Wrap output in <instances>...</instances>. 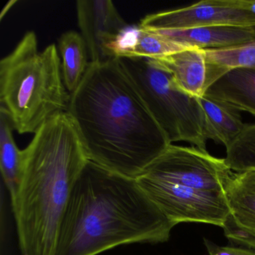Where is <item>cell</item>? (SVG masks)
<instances>
[{
  "label": "cell",
  "instance_id": "cell-1",
  "mask_svg": "<svg viewBox=\"0 0 255 255\" xmlns=\"http://www.w3.org/2000/svg\"><path fill=\"white\" fill-rule=\"evenodd\" d=\"M67 113L88 159L136 179L171 145L119 58L90 62Z\"/></svg>",
  "mask_w": 255,
  "mask_h": 255
},
{
  "label": "cell",
  "instance_id": "cell-2",
  "mask_svg": "<svg viewBox=\"0 0 255 255\" xmlns=\"http://www.w3.org/2000/svg\"><path fill=\"white\" fill-rule=\"evenodd\" d=\"M174 226L135 178L89 160L71 192L55 255H98L124 245L163 243Z\"/></svg>",
  "mask_w": 255,
  "mask_h": 255
},
{
  "label": "cell",
  "instance_id": "cell-3",
  "mask_svg": "<svg viewBox=\"0 0 255 255\" xmlns=\"http://www.w3.org/2000/svg\"><path fill=\"white\" fill-rule=\"evenodd\" d=\"M23 175L11 200L22 255H55L71 192L87 154L68 113L53 116L23 150Z\"/></svg>",
  "mask_w": 255,
  "mask_h": 255
},
{
  "label": "cell",
  "instance_id": "cell-4",
  "mask_svg": "<svg viewBox=\"0 0 255 255\" xmlns=\"http://www.w3.org/2000/svg\"><path fill=\"white\" fill-rule=\"evenodd\" d=\"M65 87L56 44L38 50L32 31L0 62V102L20 134L34 133L56 115L67 113Z\"/></svg>",
  "mask_w": 255,
  "mask_h": 255
},
{
  "label": "cell",
  "instance_id": "cell-5",
  "mask_svg": "<svg viewBox=\"0 0 255 255\" xmlns=\"http://www.w3.org/2000/svg\"><path fill=\"white\" fill-rule=\"evenodd\" d=\"M119 59L171 144L185 141L207 151L205 114L198 98L182 91L169 71L156 59Z\"/></svg>",
  "mask_w": 255,
  "mask_h": 255
},
{
  "label": "cell",
  "instance_id": "cell-6",
  "mask_svg": "<svg viewBox=\"0 0 255 255\" xmlns=\"http://www.w3.org/2000/svg\"><path fill=\"white\" fill-rule=\"evenodd\" d=\"M137 183L174 225L209 224L222 228L230 210L224 192L200 190L140 175Z\"/></svg>",
  "mask_w": 255,
  "mask_h": 255
},
{
  "label": "cell",
  "instance_id": "cell-7",
  "mask_svg": "<svg viewBox=\"0 0 255 255\" xmlns=\"http://www.w3.org/2000/svg\"><path fill=\"white\" fill-rule=\"evenodd\" d=\"M234 173L225 159L215 157L208 151L193 146L171 144L140 175L200 190L225 193Z\"/></svg>",
  "mask_w": 255,
  "mask_h": 255
},
{
  "label": "cell",
  "instance_id": "cell-8",
  "mask_svg": "<svg viewBox=\"0 0 255 255\" xmlns=\"http://www.w3.org/2000/svg\"><path fill=\"white\" fill-rule=\"evenodd\" d=\"M138 25L153 31L213 26L255 27V1L204 0L184 8L148 14Z\"/></svg>",
  "mask_w": 255,
  "mask_h": 255
},
{
  "label": "cell",
  "instance_id": "cell-9",
  "mask_svg": "<svg viewBox=\"0 0 255 255\" xmlns=\"http://www.w3.org/2000/svg\"><path fill=\"white\" fill-rule=\"evenodd\" d=\"M78 26L90 62L117 59L119 41L128 24L110 0H78Z\"/></svg>",
  "mask_w": 255,
  "mask_h": 255
},
{
  "label": "cell",
  "instance_id": "cell-10",
  "mask_svg": "<svg viewBox=\"0 0 255 255\" xmlns=\"http://www.w3.org/2000/svg\"><path fill=\"white\" fill-rule=\"evenodd\" d=\"M230 213L222 227L234 244L255 249V170L234 172L225 187Z\"/></svg>",
  "mask_w": 255,
  "mask_h": 255
},
{
  "label": "cell",
  "instance_id": "cell-11",
  "mask_svg": "<svg viewBox=\"0 0 255 255\" xmlns=\"http://www.w3.org/2000/svg\"><path fill=\"white\" fill-rule=\"evenodd\" d=\"M150 31L183 47H196L201 50L228 48L255 40L254 27L213 26L174 30Z\"/></svg>",
  "mask_w": 255,
  "mask_h": 255
},
{
  "label": "cell",
  "instance_id": "cell-12",
  "mask_svg": "<svg viewBox=\"0 0 255 255\" xmlns=\"http://www.w3.org/2000/svg\"><path fill=\"white\" fill-rule=\"evenodd\" d=\"M156 60L169 71L178 87L191 96L202 97L211 85L204 50L188 47Z\"/></svg>",
  "mask_w": 255,
  "mask_h": 255
},
{
  "label": "cell",
  "instance_id": "cell-13",
  "mask_svg": "<svg viewBox=\"0 0 255 255\" xmlns=\"http://www.w3.org/2000/svg\"><path fill=\"white\" fill-rule=\"evenodd\" d=\"M204 95L255 116V68H234L215 80Z\"/></svg>",
  "mask_w": 255,
  "mask_h": 255
},
{
  "label": "cell",
  "instance_id": "cell-14",
  "mask_svg": "<svg viewBox=\"0 0 255 255\" xmlns=\"http://www.w3.org/2000/svg\"><path fill=\"white\" fill-rule=\"evenodd\" d=\"M186 48L138 24L129 25L119 41L117 56L157 59Z\"/></svg>",
  "mask_w": 255,
  "mask_h": 255
},
{
  "label": "cell",
  "instance_id": "cell-15",
  "mask_svg": "<svg viewBox=\"0 0 255 255\" xmlns=\"http://www.w3.org/2000/svg\"><path fill=\"white\" fill-rule=\"evenodd\" d=\"M198 99L205 114L206 138L219 143L227 148L244 130L247 125L243 123L239 111L229 106L206 95Z\"/></svg>",
  "mask_w": 255,
  "mask_h": 255
},
{
  "label": "cell",
  "instance_id": "cell-16",
  "mask_svg": "<svg viewBox=\"0 0 255 255\" xmlns=\"http://www.w3.org/2000/svg\"><path fill=\"white\" fill-rule=\"evenodd\" d=\"M12 122L4 109L0 107V168L11 200L17 195L23 175L24 154L13 137Z\"/></svg>",
  "mask_w": 255,
  "mask_h": 255
},
{
  "label": "cell",
  "instance_id": "cell-17",
  "mask_svg": "<svg viewBox=\"0 0 255 255\" xmlns=\"http://www.w3.org/2000/svg\"><path fill=\"white\" fill-rule=\"evenodd\" d=\"M59 50L62 57L64 83L71 94L81 83L90 64L87 46L81 34L71 30L61 35Z\"/></svg>",
  "mask_w": 255,
  "mask_h": 255
},
{
  "label": "cell",
  "instance_id": "cell-18",
  "mask_svg": "<svg viewBox=\"0 0 255 255\" xmlns=\"http://www.w3.org/2000/svg\"><path fill=\"white\" fill-rule=\"evenodd\" d=\"M212 83L234 68H255V40L224 49L204 50Z\"/></svg>",
  "mask_w": 255,
  "mask_h": 255
},
{
  "label": "cell",
  "instance_id": "cell-19",
  "mask_svg": "<svg viewBox=\"0 0 255 255\" xmlns=\"http://www.w3.org/2000/svg\"><path fill=\"white\" fill-rule=\"evenodd\" d=\"M225 162L234 172L255 170V124L244 130L226 148Z\"/></svg>",
  "mask_w": 255,
  "mask_h": 255
},
{
  "label": "cell",
  "instance_id": "cell-20",
  "mask_svg": "<svg viewBox=\"0 0 255 255\" xmlns=\"http://www.w3.org/2000/svg\"><path fill=\"white\" fill-rule=\"evenodd\" d=\"M204 241L209 255H255V249L218 246L207 239Z\"/></svg>",
  "mask_w": 255,
  "mask_h": 255
},
{
  "label": "cell",
  "instance_id": "cell-21",
  "mask_svg": "<svg viewBox=\"0 0 255 255\" xmlns=\"http://www.w3.org/2000/svg\"><path fill=\"white\" fill-rule=\"evenodd\" d=\"M254 28H255V27H254Z\"/></svg>",
  "mask_w": 255,
  "mask_h": 255
}]
</instances>
